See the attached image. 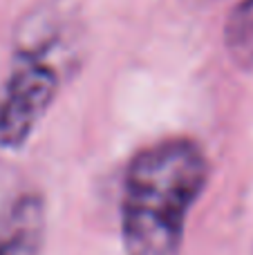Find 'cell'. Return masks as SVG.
<instances>
[{
    "instance_id": "cell-4",
    "label": "cell",
    "mask_w": 253,
    "mask_h": 255,
    "mask_svg": "<svg viewBox=\"0 0 253 255\" xmlns=\"http://www.w3.org/2000/svg\"><path fill=\"white\" fill-rule=\"evenodd\" d=\"M224 49L240 70H253V0H240L224 22Z\"/></svg>"
},
{
    "instance_id": "cell-3",
    "label": "cell",
    "mask_w": 253,
    "mask_h": 255,
    "mask_svg": "<svg viewBox=\"0 0 253 255\" xmlns=\"http://www.w3.org/2000/svg\"><path fill=\"white\" fill-rule=\"evenodd\" d=\"M47 235V204L27 190L0 206V255H43Z\"/></svg>"
},
{
    "instance_id": "cell-1",
    "label": "cell",
    "mask_w": 253,
    "mask_h": 255,
    "mask_svg": "<svg viewBox=\"0 0 253 255\" xmlns=\"http://www.w3.org/2000/svg\"><path fill=\"white\" fill-rule=\"evenodd\" d=\"M209 177V157L191 136H166L137 150L121 188L124 253L179 255L188 215Z\"/></svg>"
},
{
    "instance_id": "cell-2",
    "label": "cell",
    "mask_w": 253,
    "mask_h": 255,
    "mask_svg": "<svg viewBox=\"0 0 253 255\" xmlns=\"http://www.w3.org/2000/svg\"><path fill=\"white\" fill-rule=\"evenodd\" d=\"M74 25L58 9L29 16L0 85V150H20L58 97L74 65Z\"/></svg>"
}]
</instances>
